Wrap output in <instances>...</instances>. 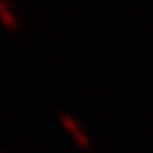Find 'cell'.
<instances>
[{"instance_id": "6da1fadb", "label": "cell", "mask_w": 153, "mask_h": 153, "mask_svg": "<svg viewBox=\"0 0 153 153\" xmlns=\"http://www.w3.org/2000/svg\"><path fill=\"white\" fill-rule=\"evenodd\" d=\"M59 118H62V124H65V126H67V129H70V132L75 134V140H78V145H83V148H86V145H89V137L83 134V129H81V124H78V121H75V118H73L70 113H62Z\"/></svg>"}, {"instance_id": "7a4b0ae2", "label": "cell", "mask_w": 153, "mask_h": 153, "mask_svg": "<svg viewBox=\"0 0 153 153\" xmlns=\"http://www.w3.org/2000/svg\"><path fill=\"white\" fill-rule=\"evenodd\" d=\"M0 13H3V19H5V24H11V27H16V16H13V11L0 0Z\"/></svg>"}]
</instances>
